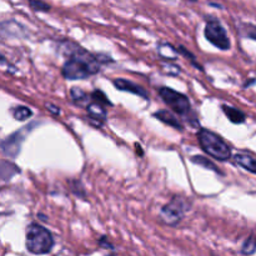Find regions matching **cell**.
Wrapping results in <instances>:
<instances>
[{"mask_svg":"<svg viewBox=\"0 0 256 256\" xmlns=\"http://www.w3.org/2000/svg\"><path fill=\"white\" fill-rule=\"evenodd\" d=\"M256 252V236L255 235H252V236L248 238L245 240V242L242 244V255H252Z\"/></svg>","mask_w":256,"mask_h":256,"instance_id":"15","label":"cell"},{"mask_svg":"<svg viewBox=\"0 0 256 256\" xmlns=\"http://www.w3.org/2000/svg\"><path fill=\"white\" fill-rule=\"evenodd\" d=\"M12 115H14V118L16 120L22 122V120L29 119V118L32 115V110L26 106H16L14 110H12Z\"/></svg>","mask_w":256,"mask_h":256,"instance_id":"16","label":"cell"},{"mask_svg":"<svg viewBox=\"0 0 256 256\" xmlns=\"http://www.w3.org/2000/svg\"><path fill=\"white\" fill-rule=\"evenodd\" d=\"M178 52H179L180 54H182V55H184V56H186V59L189 60V62H192V64L194 65V66H196V69H199V70H202V65H199V64H198L196 62H195V56H194V54H192V52H188V50L185 49V48L182 46V45H180V46L178 48Z\"/></svg>","mask_w":256,"mask_h":256,"instance_id":"21","label":"cell"},{"mask_svg":"<svg viewBox=\"0 0 256 256\" xmlns=\"http://www.w3.org/2000/svg\"><path fill=\"white\" fill-rule=\"evenodd\" d=\"M204 34L208 42H212L218 49L228 50L232 46V42H230L229 38H228L226 30L224 29L222 22H218L216 19L208 20L206 25H205Z\"/></svg>","mask_w":256,"mask_h":256,"instance_id":"5","label":"cell"},{"mask_svg":"<svg viewBox=\"0 0 256 256\" xmlns=\"http://www.w3.org/2000/svg\"><path fill=\"white\" fill-rule=\"evenodd\" d=\"M154 116L159 119L160 122H164V124L170 125V126L175 128L178 130H182V124L180 122V120L172 112H168V110H159V112H155Z\"/></svg>","mask_w":256,"mask_h":256,"instance_id":"9","label":"cell"},{"mask_svg":"<svg viewBox=\"0 0 256 256\" xmlns=\"http://www.w3.org/2000/svg\"><path fill=\"white\" fill-rule=\"evenodd\" d=\"M159 94L165 102V104L172 108V112H176L178 115H182L190 124L199 126L196 118H192V104H190L189 99L184 94H180V92H175L170 88H160Z\"/></svg>","mask_w":256,"mask_h":256,"instance_id":"4","label":"cell"},{"mask_svg":"<svg viewBox=\"0 0 256 256\" xmlns=\"http://www.w3.org/2000/svg\"><path fill=\"white\" fill-rule=\"evenodd\" d=\"M92 98L95 100V102H99V104L102 105H108V106H112V102L108 99L106 95H105L102 90H94L92 94Z\"/></svg>","mask_w":256,"mask_h":256,"instance_id":"20","label":"cell"},{"mask_svg":"<svg viewBox=\"0 0 256 256\" xmlns=\"http://www.w3.org/2000/svg\"><path fill=\"white\" fill-rule=\"evenodd\" d=\"M20 170L18 169L16 165L10 164L6 160H2V178L4 182H8L9 179H12L15 174H19Z\"/></svg>","mask_w":256,"mask_h":256,"instance_id":"13","label":"cell"},{"mask_svg":"<svg viewBox=\"0 0 256 256\" xmlns=\"http://www.w3.org/2000/svg\"><path fill=\"white\" fill-rule=\"evenodd\" d=\"M192 162H194V164L200 165V166H205V168H206V169H210V170H212V172H218V174H220V170L218 169L216 165H215L214 162H210V160L208 159V158L202 156V155H195V156L192 158Z\"/></svg>","mask_w":256,"mask_h":256,"instance_id":"14","label":"cell"},{"mask_svg":"<svg viewBox=\"0 0 256 256\" xmlns=\"http://www.w3.org/2000/svg\"><path fill=\"white\" fill-rule=\"evenodd\" d=\"M222 112H225V115L228 116V119L230 120L234 124H242L245 122L246 116H245L244 112L239 109H235L232 106H228V105H222Z\"/></svg>","mask_w":256,"mask_h":256,"instance_id":"12","label":"cell"},{"mask_svg":"<svg viewBox=\"0 0 256 256\" xmlns=\"http://www.w3.org/2000/svg\"><path fill=\"white\" fill-rule=\"evenodd\" d=\"M198 140H199L202 149L214 159L220 160V162H226L232 158L230 148L222 140V138L215 132L208 129H200L198 132Z\"/></svg>","mask_w":256,"mask_h":256,"instance_id":"3","label":"cell"},{"mask_svg":"<svg viewBox=\"0 0 256 256\" xmlns=\"http://www.w3.org/2000/svg\"><path fill=\"white\" fill-rule=\"evenodd\" d=\"M239 30L244 36L256 40V25L242 24V28H239Z\"/></svg>","mask_w":256,"mask_h":256,"instance_id":"18","label":"cell"},{"mask_svg":"<svg viewBox=\"0 0 256 256\" xmlns=\"http://www.w3.org/2000/svg\"><path fill=\"white\" fill-rule=\"evenodd\" d=\"M70 95H72V99L74 100L75 102H84L85 100L88 99V95L85 94L84 90H82L80 88L74 86L72 90H70Z\"/></svg>","mask_w":256,"mask_h":256,"instance_id":"17","label":"cell"},{"mask_svg":"<svg viewBox=\"0 0 256 256\" xmlns=\"http://www.w3.org/2000/svg\"><path fill=\"white\" fill-rule=\"evenodd\" d=\"M212 256H215V255H214V254H212Z\"/></svg>","mask_w":256,"mask_h":256,"instance_id":"28","label":"cell"},{"mask_svg":"<svg viewBox=\"0 0 256 256\" xmlns=\"http://www.w3.org/2000/svg\"><path fill=\"white\" fill-rule=\"evenodd\" d=\"M29 5L32 10H35V12H46L50 10V5L42 2V0H29Z\"/></svg>","mask_w":256,"mask_h":256,"instance_id":"19","label":"cell"},{"mask_svg":"<svg viewBox=\"0 0 256 256\" xmlns=\"http://www.w3.org/2000/svg\"><path fill=\"white\" fill-rule=\"evenodd\" d=\"M25 246L28 252L34 255L49 254L54 246V238L46 228L32 222L26 229Z\"/></svg>","mask_w":256,"mask_h":256,"instance_id":"2","label":"cell"},{"mask_svg":"<svg viewBox=\"0 0 256 256\" xmlns=\"http://www.w3.org/2000/svg\"><path fill=\"white\" fill-rule=\"evenodd\" d=\"M186 209L188 208L184 204V202L179 198H175V199H172V202H169V204L162 208V212H160V218H162L165 224L174 226V225L179 224Z\"/></svg>","mask_w":256,"mask_h":256,"instance_id":"7","label":"cell"},{"mask_svg":"<svg viewBox=\"0 0 256 256\" xmlns=\"http://www.w3.org/2000/svg\"><path fill=\"white\" fill-rule=\"evenodd\" d=\"M108 256H114V255H108Z\"/></svg>","mask_w":256,"mask_h":256,"instance_id":"27","label":"cell"},{"mask_svg":"<svg viewBox=\"0 0 256 256\" xmlns=\"http://www.w3.org/2000/svg\"><path fill=\"white\" fill-rule=\"evenodd\" d=\"M104 105L99 104V102H92V104L88 105L86 112L89 114V118L92 120H98L100 124H102L105 119H106V110L104 109Z\"/></svg>","mask_w":256,"mask_h":256,"instance_id":"11","label":"cell"},{"mask_svg":"<svg viewBox=\"0 0 256 256\" xmlns=\"http://www.w3.org/2000/svg\"><path fill=\"white\" fill-rule=\"evenodd\" d=\"M135 148H136V152H138V155H140V156H142V155H144V152H142V146H140L139 144H135Z\"/></svg>","mask_w":256,"mask_h":256,"instance_id":"24","label":"cell"},{"mask_svg":"<svg viewBox=\"0 0 256 256\" xmlns=\"http://www.w3.org/2000/svg\"><path fill=\"white\" fill-rule=\"evenodd\" d=\"M190 2H196V0H190Z\"/></svg>","mask_w":256,"mask_h":256,"instance_id":"26","label":"cell"},{"mask_svg":"<svg viewBox=\"0 0 256 256\" xmlns=\"http://www.w3.org/2000/svg\"><path fill=\"white\" fill-rule=\"evenodd\" d=\"M99 245L102 248H104V249H110V250L114 249V245H112V242H110L109 240H108V238L105 236V235L99 239Z\"/></svg>","mask_w":256,"mask_h":256,"instance_id":"22","label":"cell"},{"mask_svg":"<svg viewBox=\"0 0 256 256\" xmlns=\"http://www.w3.org/2000/svg\"><path fill=\"white\" fill-rule=\"evenodd\" d=\"M254 82H256V79H252V82H248L246 84H245V88H249V85H252V84H254Z\"/></svg>","mask_w":256,"mask_h":256,"instance_id":"25","label":"cell"},{"mask_svg":"<svg viewBox=\"0 0 256 256\" xmlns=\"http://www.w3.org/2000/svg\"><path fill=\"white\" fill-rule=\"evenodd\" d=\"M234 160L238 165L244 168L245 170L252 172V174H256V158L252 156L249 154H242V152H240V154L235 155Z\"/></svg>","mask_w":256,"mask_h":256,"instance_id":"10","label":"cell"},{"mask_svg":"<svg viewBox=\"0 0 256 256\" xmlns=\"http://www.w3.org/2000/svg\"><path fill=\"white\" fill-rule=\"evenodd\" d=\"M32 125H28V126L22 128V129L18 130V132H12V135L6 138L4 142H2V150L4 155L9 158H16L19 155L20 150H22V145L24 142L26 135L32 132Z\"/></svg>","mask_w":256,"mask_h":256,"instance_id":"6","label":"cell"},{"mask_svg":"<svg viewBox=\"0 0 256 256\" xmlns=\"http://www.w3.org/2000/svg\"><path fill=\"white\" fill-rule=\"evenodd\" d=\"M114 85L118 90H120V92H132V94H136V95H139V96L144 98V99H148L146 90H145L144 88L140 86V85L130 82V80L119 78V79L114 80Z\"/></svg>","mask_w":256,"mask_h":256,"instance_id":"8","label":"cell"},{"mask_svg":"<svg viewBox=\"0 0 256 256\" xmlns=\"http://www.w3.org/2000/svg\"><path fill=\"white\" fill-rule=\"evenodd\" d=\"M45 106H46V109L49 110V112H52L54 115H59L60 114V109L58 106H55V105L46 102V104H45Z\"/></svg>","mask_w":256,"mask_h":256,"instance_id":"23","label":"cell"},{"mask_svg":"<svg viewBox=\"0 0 256 256\" xmlns=\"http://www.w3.org/2000/svg\"><path fill=\"white\" fill-rule=\"evenodd\" d=\"M69 42L68 50V60L62 66V76L68 80H80L86 79L92 75L96 74L100 70V60L99 58L92 55L82 46H78L76 44Z\"/></svg>","mask_w":256,"mask_h":256,"instance_id":"1","label":"cell"}]
</instances>
